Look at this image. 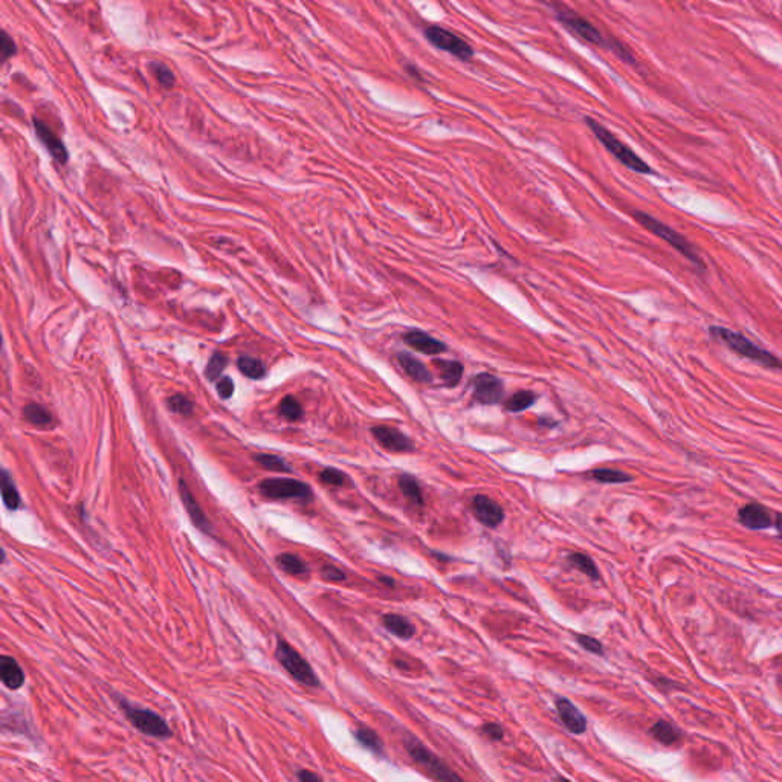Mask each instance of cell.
<instances>
[{
  "label": "cell",
  "instance_id": "8992f818",
  "mask_svg": "<svg viewBox=\"0 0 782 782\" xmlns=\"http://www.w3.org/2000/svg\"><path fill=\"white\" fill-rule=\"evenodd\" d=\"M276 657L280 665L285 668V671L292 677L295 682L310 688L319 686V679L317 677L315 671L312 669V666L309 665L308 660H306L295 648H292V645H289L286 640L278 639L276 647Z\"/></svg>",
  "mask_w": 782,
  "mask_h": 782
},
{
  "label": "cell",
  "instance_id": "7bdbcfd3",
  "mask_svg": "<svg viewBox=\"0 0 782 782\" xmlns=\"http://www.w3.org/2000/svg\"><path fill=\"white\" fill-rule=\"evenodd\" d=\"M321 575L324 576L327 580H343L345 578V575L340 569H335V567H324L321 570Z\"/></svg>",
  "mask_w": 782,
  "mask_h": 782
},
{
  "label": "cell",
  "instance_id": "ffe728a7",
  "mask_svg": "<svg viewBox=\"0 0 782 782\" xmlns=\"http://www.w3.org/2000/svg\"><path fill=\"white\" fill-rule=\"evenodd\" d=\"M0 494H2V499L8 509L10 511L19 509L22 504L19 490L15 488V483L11 477V474L5 471L3 467H0Z\"/></svg>",
  "mask_w": 782,
  "mask_h": 782
},
{
  "label": "cell",
  "instance_id": "6da1fadb",
  "mask_svg": "<svg viewBox=\"0 0 782 782\" xmlns=\"http://www.w3.org/2000/svg\"><path fill=\"white\" fill-rule=\"evenodd\" d=\"M402 741H404V747L407 753L411 756V760L433 779L437 782H465L437 755L433 753L421 739L416 738L413 733H405Z\"/></svg>",
  "mask_w": 782,
  "mask_h": 782
},
{
  "label": "cell",
  "instance_id": "7a4b0ae2",
  "mask_svg": "<svg viewBox=\"0 0 782 782\" xmlns=\"http://www.w3.org/2000/svg\"><path fill=\"white\" fill-rule=\"evenodd\" d=\"M585 124L590 127V130L594 133L596 140H598L603 147H606L612 156H615L620 164H624L626 168H630L631 172L636 173H640V174H652V168L645 163V160L639 156L636 155V153L625 145L622 141L616 138V135H612L608 128L603 127L598 121L590 118V116H585L584 118Z\"/></svg>",
  "mask_w": 782,
  "mask_h": 782
},
{
  "label": "cell",
  "instance_id": "44dd1931",
  "mask_svg": "<svg viewBox=\"0 0 782 782\" xmlns=\"http://www.w3.org/2000/svg\"><path fill=\"white\" fill-rule=\"evenodd\" d=\"M382 625L386 631L399 639H411L416 633L414 625L408 619L399 615H385L382 616Z\"/></svg>",
  "mask_w": 782,
  "mask_h": 782
},
{
  "label": "cell",
  "instance_id": "f1b7e54d",
  "mask_svg": "<svg viewBox=\"0 0 782 782\" xmlns=\"http://www.w3.org/2000/svg\"><path fill=\"white\" fill-rule=\"evenodd\" d=\"M237 367L246 377L251 379H262L266 375L263 362L251 356H240L237 361Z\"/></svg>",
  "mask_w": 782,
  "mask_h": 782
},
{
  "label": "cell",
  "instance_id": "ab89813d",
  "mask_svg": "<svg viewBox=\"0 0 782 782\" xmlns=\"http://www.w3.org/2000/svg\"><path fill=\"white\" fill-rule=\"evenodd\" d=\"M481 730H483V733H485V735H486L489 739H492V741H502V739L504 738V730H503V728H502V725H499V724L486 723V724L481 728Z\"/></svg>",
  "mask_w": 782,
  "mask_h": 782
},
{
  "label": "cell",
  "instance_id": "ac0fdd59",
  "mask_svg": "<svg viewBox=\"0 0 782 782\" xmlns=\"http://www.w3.org/2000/svg\"><path fill=\"white\" fill-rule=\"evenodd\" d=\"M0 682L13 691L20 689L25 683V672L14 657L0 656Z\"/></svg>",
  "mask_w": 782,
  "mask_h": 782
},
{
  "label": "cell",
  "instance_id": "f35d334b",
  "mask_svg": "<svg viewBox=\"0 0 782 782\" xmlns=\"http://www.w3.org/2000/svg\"><path fill=\"white\" fill-rule=\"evenodd\" d=\"M15 52H17V47H15L14 40L6 32H0V59H10L15 55Z\"/></svg>",
  "mask_w": 782,
  "mask_h": 782
},
{
  "label": "cell",
  "instance_id": "836d02e7",
  "mask_svg": "<svg viewBox=\"0 0 782 782\" xmlns=\"http://www.w3.org/2000/svg\"><path fill=\"white\" fill-rule=\"evenodd\" d=\"M167 405H168V408L173 411V413L181 414V416H191L193 408H195L193 400L188 399L187 396H183V394H174V396H172L170 399L167 400Z\"/></svg>",
  "mask_w": 782,
  "mask_h": 782
},
{
  "label": "cell",
  "instance_id": "30bf717a",
  "mask_svg": "<svg viewBox=\"0 0 782 782\" xmlns=\"http://www.w3.org/2000/svg\"><path fill=\"white\" fill-rule=\"evenodd\" d=\"M738 520L744 527L751 530H764L776 526L781 530V515L772 512L769 507L758 503L746 504L738 512Z\"/></svg>",
  "mask_w": 782,
  "mask_h": 782
},
{
  "label": "cell",
  "instance_id": "603a6c76",
  "mask_svg": "<svg viewBox=\"0 0 782 782\" xmlns=\"http://www.w3.org/2000/svg\"><path fill=\"white\" fill-rule=\"evenodd\" d=\"M651 737L665 746H672L682 739V732L674 724L665 720H659L651 728Z\"/></svg>",
  "mask_w": 782,
  "mask_h": 782
},
{
  "label": "cell",
  "instance_id": "d6a6232c",
  "mask_svg": "<svg viewBox=\"0 0 782 782\" xmlns=\"http://www.w3.org/2000/svg\"><path fill=\"white\" fill-rule=\"evenodd\" d=\"M280 413L281 416L286 417L287 421H300L303 417V408L300 405V402H298L295 398L286 396L280 404Z\"/></svg>",
  "mask_w": 782,
  "mask_h": 782
},
{
  "label": "cell",
  "instance_id": "8fae6325",
  "mask_svg": "<svg viewBox=\"0 0 782 782\" xmlns=\"http://www.w3.org/2000/svg\"><path fill=\"white\" fill-rule=\"evenodd\" d=\"M474 399L481 405L499 404L504 398V385L499 377L492 373H480L472 379Z\"/></svg>",
  "mask_w": 782,
  "mask_h": 782
},
{
  "label": "cell",
  "instance_id": "5b68a950",
  "mask_svg": "<svg viewBox=\"0 0 782 782\" xmlns=\"http://www.w3.org/2000/svg\"><path fill=\"white\" fill-rule=\"evenodd\" d=\"M118 705L121 707V711L124 712L126 719L130 721V724L136 730H140L141 733H144V735L151 738H159V739H167L173 737L170 725H168L163 716L158 715L156 712L149 711V709H144L140 706H135L130 703V701H127L123 697H118Z\"/></svg>",
  "mask_w": 782,
  "mask_h": 782
},
{
  "label": "cell",
  "instance_id": "9a60e30c",
  "mask_svg": "<svg viewBox=\"0 0 782 782\" xmlns=\"http://www.w3.org/2000/svg\"><path fill=\"white\" fill-rule=\"evenodd\" d=\"M32 123H34L37 138L46 145V149L50 150V153L54 156V159L60 164H66L68 159H69V153H68V149L64 147V144L57 138V136L54 135V132L43 123L42 119L32 118Z\"/></svg>",
  "mask_w": 782,
  "mask_h": 782
},
{
  "label": "cell",
  "instance_id": "d6986e66",
  "mask_svg": "<svg viewBox=\"0 0 782 782\" xmlns=\"http://www.w3.org/2000/svg\"><path fill=\"white\" fill-rule=\"evenodd\" d=\"M398 361L400 367L404 368V372L411 377L414 379L416 382H421V384H430L433 381V376L430 373V370L426 368L421 361H417L416 358L411 356L408 353H399L398 354Z\"/></svg>",
  "mask_w": 782,
  "mask_h": 782
},
{
  "label": "cell",
  "instance_id": "ee69618b",
  "mask_svg": "<svg viewBox=\"0 0 782 782\" xmlns=\"http://www.w3.org/2000/svg\"><path fill=\"white\" fill-rule=\"evenodd\" d=\"M5 562V550L0 547V564Z\"/></svg>",
  "mask_w": 782,
  "mask_h": 782
},
{
  "label": "cell",
  "instance_id": "e575fe53",
  "mask_svg": "<svg viewBox=\"0 0 782 782\" xmlns=\"http://www.w3.org/2000/svg\"><path fill=\"white\" fill-rule=\"evenodd\" d=\"M227 364H228V358L225 356L223 353H214L211 359H209L206 368H205L206 379H209V381H214V379L219 377L223 373V370H225V367H227Z\"/></svg>",
  "mask_w": 782,
  "mask_h": 782
},
{
  "label": "cell",
  "instance_id": "60d3db41",
  "mask_svg": "<svg viewBox=\"0 0 782 782\" xmlns=\"http://www.w3.org/2000/svg\"><path fill=\"white\" fill-rule=\"evenodd\" d=\"M217 393H219V396L222 399H230L234 393V382L231 377H223L220 379L219 382H217Z\"/></svg>",
  "mask_w": 782,
  "mask_h": 782
},
{
  "label": "cell",
  "instance_id": "484cf974",
  "mask_svg": "<svg viewBox=\"0 0 782 782\" xmlns=\"http://www.w3.org/2000/svg\"><path fill=\"white\" fill-rule=\"evenodd\" d=\"M567 561H569V564H570L571 567L578 569V570L580 571V573L587 575L588 578H592V579H594V580H598V579L601 578L599 571H598V567H596L594 561H593L588 555H585V553H578V552L570 553V555L567 556Z\"/></svg>",
  "mask_w": 782,
  "mask_h": 782
},
{
  "label": "cell",
  "instance_id": "8d00e7d4",
  "mask_svg": "<svg viewBox=\"0 0 782 782\" xmlns=\"http://www.w3.org/2000/svg\"><path fill=\"white\" fill-rule=\"evenodd\" d=\"M319 480L322 483H326V485L343 486L345 480H347V475L341 472L340 469H335V467H326V469L319 474Z\"/></svg>",
  "mask_w": 782,
  "mask_h": 782
},
{
  "label": "cell",
  "instance_id": "4dcf8cb0",
  "mask_svg": "<svg viewBox=\"0 0 782 782\" xmlns=\"http://www.w3.org/2000/svg\"><path fill=\"white\" fill-rule=\"evenodd\" d=\"M592 477L598 481L602 483H628L631 481L633 477L631 475H628L622 471H617V469H606V467H601V469H593L590 472Z\"/></svg>",
  "mask_w": 782,
  "mask_h": 782
},
{
  "label": "cell",
  "instance_id": "bcb514c9",
  "mask_svg": "<svg viewBox=\"0 0 782 782\" xmlns=\"http://www.w3.org/2000/svg\"><path fill=\"white\" fill-rule=\"evenodd\" d=\"M0 344H2V332H0Z\"/></svg>",
  "mask_w": 782,
  "mask_h": 782
},
{
  "label": "cell",
  "instance_id": "cb8c5ba5",
  "mask_svg": "<svg viewBox=\"0 0 782 782\" xmlns=\"http://www.w3.org/2000/svg\"><path fill=\"white\" fill-rule=\"evenodd\" d=\"M442 381L448 386H456L463 376V366L458 361H435Z\"/></svg>",
  "mask_w": 782,
  "mask_h": 782
},
{
  "label": "cell",
  "instance_id": "d4e9b609",
  "mask_svg": "<svg viewBox=\"0 0 782 782\" xmlns=\"http://www.w3.org/2000/svg\"><path fill=\"white\" fill-rule=\"evenodd\" d=\"M23 419L31 425L50 426L54 422L51 411L40 404H28L23 408Z\"/></svg>",
  "mask_w": 782,
  "mask_h": 782
},
{
  "label": "cell",
  "instance_id": "2e32d148",
  "mask_svg": "<svg viewBox=\"0 0 782 782\" xmlns=\"http://www.w3.org/2000/svg\"><path fill=\"white\" fill-rule=\"evenodd\" d=\"M179 494H181L182 503L185 506V509H187L193 524H195V526L199 530L205 532V534H209V532H211V524H209L206 515L202 511V507L199 506V503L196 502V498L193 497L191 490L188 489L187 483H185L183 480L179 481Z\"/></svg>",
  "mask_w": 782,
  "mask_h": 782
},
{
  "label": "cell",
  "instance_id": "4316f807",
  "mask_svg": "<svg viewBox=\"0 0 782 782\" xmlns=\"http://www.w3.org/2000/svg\"><path fill=\"white\" fill-rule=\"evenodd\" d=\"M536 402V394L530 390H522L515 393L504 402V407L511 413H521V411L530 408Z\"/></svg>",
  "mask_w": 782,
  "mask_h": 782
},
{
  "label": "cell",
  "instance_id": "277c9868",
  "mask_svg": "<svg viewBox=\"0 0 782 782\" xmlns=\"http://www.w3.org/2000/svg\"><path fill=\"white\" fill-rule=\"evenodd\" d=\"M633 216H634V219L638 220L643 228H647L648 231L654 234V236H657L659 239H662L663 241H666L668 245H671L675 249V251H679L684 257V259L689 260L694 266H697L700 271H705V263L701 262L698 253L695 251V248L692 246V243L686 237H683L682 234H679L671 227H668V225L654 219V217L647 214V213L634 211Z\"/></svg>",
  "mask_w": 782,
  "mask_h": 782
},
{
  "label": "cell",
  "instance_id": "e0dca14e",
  "mask_svg": "<svg viewBox=\"0 0 782 782\" xmlns=\"http://www.w3.org/2000/svg\"><path fill=\"white\" fill-rule=\"evenodd\" d=\"M404 341L411 349L425 354H439L446 352L445 344L435 340L431 335L422 332V330H409V332L404 335Z\"/></svg>",
  "mask_w": 782,
  "mask_h": 782
},
{
  "label": "cell",
  "instance_id": "7402d4cb",
  "mask_svg": "<svg viewBox=\"0 0 782 782\" xmlns=\"http://www.w3.org/2000/svg\"><path fill=\"white\" fill-rule=\"evenodd\" d=\"M353 735H354V739H356L362 747L367 749L368 752H372L377 756L384 755L382 739L373 729L366 728V725H359L358 729H354Z\"/></svg>",
  "mask_w": 782,
  "mask_h": 782
},
{
  "label": "cell",
  "instance_id": "5bb4252c",
  "mask_svg": "<svg viewBox=\"0 0 782 782\" xmlns=\"http://www.w3.org/2000/svg\"><path fill=\"white\" fill-rule=\"evenodd\" d=\"M556 712H558L561 723L566 725L571 733H575V735H582V733L587 730V719L570 700L567 698L556 700Z\"/></svg>",
  "mask_w": 782,
  "mask_h": 782
},
{
  "label": "cell",
  "instance_id": "1f68e13d",
  "mask_svg": "<svg viewBox=\"0 0 782 782\" xmlns=\"http://www.w3.org/2000/svg\"><path fill=\"white\" fill-rule=\"evenodd\" d=\"M255 462L259 463L260 466H263L264 469L268 471H276V472H290L292 471V467H290L283 458L278 457V456H272V454H257L255 456Z\"/></svg>",
  "mask_w": 782,
  "mask_h": 782
},
{
  "label": "cell",
  "instance_id": "4fadbf2b",
  "mask_svg": "<svg viewBox=\"0 0 782 782\" xmlns=\"http://www.w3.org/2000/svg\"><path fill=\"white\" fill-rule=\"evenodd\" d=\"M372 434L377 440L379 445L385 448L386 451H391V453H409V451L414 449L413 442L396 428H390V426H375V428H372Z\"/></svg>",
  "mask_w": 782,
  "mask_h": 782
},
{
  "label": "cell",
  "instance_id": "7c38bea8",
  "mask_svg": "<svg viewBox=\"0 0 782 782\" xmlns=\"http://www.w3.org/2000/svg\"><path fill=\"white\" fill-rule=\"evenodd\" d=\"M471 509L474 517L477 518L483 526L486 527H498L504 520V509L499 506L492 498L486 495H475L472 498Z\"/></svg>",
  "mask_w": 782,
  "mask_h": 782
},
{
  "label": "cell",
  "instance_id": "9c48e42d",
  "mask_svg": "<svg viewBox=\"0 0 782 782\" xmlns=\"http://www.w3.org/2000/svg\"><path fill=\"white\" fill-rule=\"evenodd\" d=\"M425 36L426 38L430 40V42L437 46L439 50L449 52L456 55L460 60L466 61V60H471L474 51L471 45L463 40L462 37H458L454 32H451L445 28H440V27H430L425 29Z\"/></svg>",
  "mask_w": 782,
  "mask_h": 782
},
{
  "label": "cell",
  "instance_id": "d590c367",
  "mask_svg": "<svg viewBox=\"0 0 782 782\" xmlns=\"http://www.w3.org/2000/svg\"><path fill=\"white\" fill-rule=\"evenodd\" d=\"M151 70H153V75L156 77L158 82L163 84L164 87H173L174 75H173V72L168 69L164 63H159V61L151 63Z\"/></svg>",
  "mask_w": 782,
  "mask_h": 782
},
{
  "label": "cell",
  "instance_id": "74e56055",
  "mask_svg": "<svg viewBox=\"0 0 782 782\" xmlns=\"http://www.w3.org/2000/svg\"><path fill=\"white\" fill-rule=\"evenodd\" d=\"M576 640H578V643L580 645V647H582L585 651L592 652V654H598V656H602V654H603L602 643H601L598 639L592 638V636L576 634Z\"/></svg>",
  "mask_w": 782,
  "mask_h": 782
},
{
  "label": "cell",
  "instance_id": "52a82bcc",
  "mask_svg": "<svg viewBox=\"0 0 782 782\" xmlns=\"http://www.w3.org/2000/svg\"><path fill=\"white\" fill-rule=\"evenodd\" d=\"M550 6L553 8V13L556 15V19L559 20L561 25L566 28L570 32V34L576 36L578 38L582 40V42H587L590 45L611 47V51H615L617 54L616 47L612 46L610 42H607V38L602 36V32L598 28H596L593 23H590L584 17H580L579 14L569 10V8L564 6V5H553L552 3Z\"/></svg>",
  "mask_w": 782,
  "mask_h": 782
},
{
  "label": "cell",
  "instance_id": "ba28073f",
  "mask_svg": "<svg viewBox=\"0 0 782 782\" xmlns=\"http://www.w3.org/2000/svg\"><path fill=\"white\" fill-rule=\"evenodd\" d=\"M260 494L272 499H309L310 488L303 481L292 479H266L259 485Z\"/></svg>",
  "mask_w": 782,
  "mask_h": 782
},
{
  "label": "cell",
  "instance_id": "83f0119b",
  "mask_svg": "<svg viewBox=\"0 0 782 782\" xmlns=\"http://www.w3.org/2000/svg\"><path fill=\"white\" fill-rule=\"evenodd\" d=\"M399 488L411 503L417 504V506H423V497H422L421 486H419V483L413 477V475H408V474L400 475V477H399Z\"/></svg>",
  "mask_w": 782,
  "mask_h": 782
},
{
  "label": "cell",
  "instance_id": "f546056e",
  "mask_svg": "<svg viewBox=\"0 0 782 782\" xmlns=\"http://www.w3.org/2000/svg\"><path fill=\"white\" fill-rule=\"evenodd\" d=\"M277 564L283 569L289 575H306L308 573V566L303 562V559L292 553H283L277 558Z\"/></svg>",
  "mask_w": 782,
  "mask_h": 782
},
{
  "label": "cell",
  "instance_id": "f6af8a7d",
  "mask_svg": "<svg viewBox=\"0 0 782 782\" xmlns=\"http://www.w3.org/2000/svg\"><path fill=\"white\" fill-rule=\"evenodd\" d=\"M558 782H571V781H570V779H567V778H562V776H559V778H558Z\"/></svg>",
  "mask_w": 782,
  "mask_h": 782
},
{
  "label": "cell",
  "instance_id": "b9f144b4",
  "mask_svg": "<svg viewBox=\"0 0 782 782\" xmlns=\"http://www.w3.org/2000/svg\"><path fill=\"white\" fill-rule=\"evenodd\" d=\"M296 779H298V782H324L321 779L319 775H317L315 772L308 770V769L296 770Z\"/></svg>",
  "mask_w": 782,
  "mask_h": 782
},
{
  "label": "cell",
  "instance_id": "3957f363",
  "mask_svg": "<svg viewBox=\"0 0 782 782\" xmlns=\"http://www.w3.org/2000/svg\"><path fill=\"white\" fill-rule=\"evenodd\" d=\"M711 333H712L715 340H719L723 344L728 345L730 350L738 353L739 356L755 361V362H758V364H761V366L767 367V368H773V370L781 368V362L775 356V354L767 352V350H764L762 347H760V345H756L755 343H752L744 335H741L738 332H733V330H730V329L716 327V326L711 327Z\"/></svg>",
  "mask_w": 782,
  "mask_h": 782
}]
</instances>
